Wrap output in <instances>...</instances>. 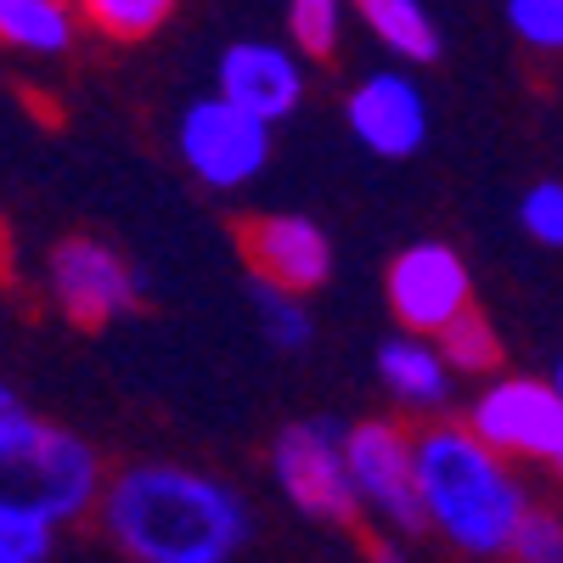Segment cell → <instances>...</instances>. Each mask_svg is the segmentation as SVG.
I'll use <instances>...</instances> for the list:
<instances>
[{"label":"cell","mask_w":563,"mask_h":563,"mask_svg":"<svg viewBox=\"0 0 563 563\" xmlns=\"http://www.w3.org/2000/svg\"><path fill=\"white\" fill-rule=\"evenodd\" d=\"M97 525L130 563H231L254 541L243 490L180 462H124L108 474Z\"/></svg>","instance_id":"cell-1"},{"label":"cell","mask_w":563,"mask_h":563,"mask_svg":"<svg viewBox=\"0 0 563 563\" xmlns=\"http://www.w3.org/2000/svg\"><path fill=\"white\" fill-rule=\"evenodd\" d=\"M417 485L429 530L467 558H507L530 519V490L512 474V456L479 440L467 422H429L417 434Z\"/></svg>","instance_id":"cell-2"},{"label":"cell","mask_w":563,"mask_h":563,"mask_svg":"<svg viewBox=\"0 0 563 563\" xmlns=\"http://www.w3.org/2000/svg\"><path fill=\"white\" fill-rule=\"evenodd\" d=\"M0 467H7V496L45 507L57 525L97 519L108 490L97 451L57 422L34 417L12 389L0 395Z\"/></svg>","instance_id":"cell-3"},{"label":"cell","mask_w":563,"mask_h":563,"mask_svg":"<svg viewBox=\"0 0 563 563\" xmlns=\"http://www.w3.org/2000/svg\"><path fill=\"white\" fill-rule=\"evenodd\" d=\"M350 429L333 417H299L271 445V479L305 519L350 525L361 519V496L350 479Z\"/></svg>","instance_id":"cell-4"},{"label":"cell","mask_w":563,"mask_h":563,"mask_svg":"<svg viewBox=\"0 0 563 563\" xmlns=\"http://www.w3.org/2000/svg\"><path fill=\"white\" fill-rule=\"evenodd\" d=\"M175 153L209 192H238V186H249L271 164V124L214 90V97H203L180 113Z\"/></svg>","instance_id":"cell-5"},{"label":"cell","mask_w":563,"mask_h":563,"mask_svg":"<svg viewBox=\"0 0 563 563\" xmlns=\"http://www.w3.org/2000/svg\"><path fill=\"white\" fill-rule=\"evenodd\" d=\"M344 445H350V479H355L361 512H372L395 536L429 530L422 485H417V434L389 417H361L350 422Z\"/></svg>","instance_id":"cell-6"},{"label":"cell","mask_w":563,"mask_h":563,"mask_svg":"<svg viewBox=\"0 0 563 563\" xmlns=\"http://www.w3.org/2000/svg\"><path fill=\"white\" fill-rule=\"evenodd\" d=\"M147 282L102 238H63L45 254V299L74 327H108L113 316L135 310Z\"/></svg>","instance_id":"cell-7"},{"label":"cell","mask_w":563,"mask_h":563,"mask_svg":"<svg viewBox=\"0 0 563 563\" xmlns=\"http://www.w3.org/2000/svg\"><path fill=\"white\" fill-rule=\"evenodd\" d=\"M467 429L512 462H552L563 445V395L552 378H490L467 406Z\"/></svg>","instance_id":"cell-8"},{"label":"cell","mask_w":563,"mask_h":563,"mask_svg":"<svg viewBox=\"0 0 563 563\" xmlns=\"http://www.w3.org/2000/svg\"><path fill=\"white\" fill-rule=\"evenodd\" d=\"M384 294L406 333L440 339L462 310H474V276H467V260L451 243H406L389 260Z\"/></svg>","instance_id":"cell-9"},{"label":"cell","mask_w":563,"mask_h":563,"mask_svg":"<svg viewBox=\"0 0 563 563\" xmlns=\"http://www.w3.org/2000/svg\"><path fill=\"white\" fill-rule=\"evenodd\" d=\"M344 124L366 153L411 158L422 141H429V102H422V85L406 68L366 74L344 97Z\"/></svg>","instance_id":"cell-10"},{"label":"cell","mask_w":563,"mask_h":563,"mask_svg":"<svg viewBox=\"0 0 563 563\" xmlns=\"http://www.w3.org/2000/svg\"><path fill=\"white\" fill-rule=\"evenodd\" d=\"M214 90L231 97L238 108L260 113L265 124H282L305 102V57L294 52V45L231 40L220 52V63H214Z\"/></svg>","instance_id":"cell-11"},{"label":"cell","mask_w":563,"mask_h":563,"mask_svg":"<svg viewBox=\"0 0 563 563\" xmlns=\"http://www.w3.org/2000/svg\"><path fill=\"white\" fill-rule=\"evenodd\" d=\"M243 260L260 282L288 294H316L333 276V243L310 214H260L243 225Z\"/></svg>","instance_id":"cell-12"},{"label":"cell","mask_w":563,"mask_h":563,"mask_svg":"<svg viewBox=\"0 0 563 563\" xmlns=\"http://www.w3.org/2000/svg\"><path fill=\"white\" fill-rule=\"evenodd\" d=\"M451 372L456 366L429 333H406L400 327L395 339L378 344V378L406 411H440L451 400Z\"/></svg>","instance_id":"cell-13"},{"label":"cell","mask_w":563,"mask_h":563,"mask_svg":"<svg viewBox=\"0 0 563 563\" xmlns=\"http://www.w3.org/2000/svg\"><path fill=\"white\" fill-rule=\"evenodd\" d=\"M79 0H0V40L23 57H63L79 40Z\"/></svg>","instance_id":"cell-14"},{"label":"cell","mask_w":563,"mask_h":563,"mask_svg":"<svg viewBox=\"0 0 563 563\" xmlns=\"http://www.w3.org/2000/svg\"><path fill=\"white\" fill-rule=\"evenodd\" d=\"M361 18L400 63H440V29L422 0H361Z\"/></svg>","instance_id":"cell-15"},{"label":"cell","mask_w":563,"mask_h":563,"mask_svg":"<svg viewBox=\"0 0 563 563\" xmlns=\"http://www.w3.org/2000/svg\"><path fill=\"white\" fill-rule=\"evenodd\" d=\"M57 519L23 496H0V563H52Z\"/></svg>","instance_id":"cell-16"},{"label":"cell","mask_w":563,"mask_h":563,"mask_svg":"<svg viewBox=\"0 0 563 563\" xmlns=\"http://www.w3.org/2000/svg\"><path fill=\"white\" fill-rule=\"evenodd\" d=\"M254 310H260V333H265L276 350H288V355L310 350L316 321H310V310H305V294H288V288H276V282H260V276H254Z\"/></svg>","instance_id":"cell-17"},{"label":"cell","mask_w":563,"mask_h":563,"mask_svg":"<svg viewBox=\"0 0 563 563\" xmlns=\"http://www.w3.org/2000/svg\"><path fill=\"white\" fill-rule=\"evenodd\" d=\"M79 12H85V23L97 34L130 45V40H147V34L164 29L169 12H175V0H79Z\"/></svg>","instance_id":"cell-18"},{"label":"cell","mask_w":563,"mask_h":563,"mask_svg":"<svg viewBox=\"0 0 563 563\" xmlns=\"http://www.w3.org/2000/svg\"><path fill=\"white\" fill-rule=\"evenodd\" d=\"M440 350H445V361L456 366V372H496V361H501V339H496V327L479 316V310H462L445 333H440Z\"/></svg>","instance_id":"cell-19"},{"label":"cell","mask_w":563,"mask_h":563,"mask_svg":"<svg viewBox=\"0 0 563 563\" xmlns=\"http://www.w3.org/2000/svg\"><path fill=\"white\" fill-rule=\"evenodd\" d=\"M288 34L305 57H333L344 34V0H288Z\"/></svg>","instance_id":"cell-20"},{"label":"cell","mask_w":563,"mask_h":563,"mask_svg":"<svg viewBox=\"0 0 563 563\" xmlns=\"http://www.w3.org/2000/svg\"><path fill=\"white\" fill-rule=\"evenodd\" d=\"M507 29L530 52H563V0H507Z\"/></svg>","instance_id":"cell-21"},{"label":"cell","mask_w":563,"mask_h":563,"mask_svg":"<svg viewBox=\"0 0 563 563\" xmlns=\"http://www.w3.org/2000/svg\"><path fill=\"white\" fill-rule=\"evenodd\" d=\"M519 225L541 249H563V180H536L525 203H519Z\"/></svg>","instance_id":"cell-22"},{"label":"cell","mask_w":563,"mask_h":563,"mask_svg":"<svg viewBox=\"0 0 563 563\" xmlns=\"http://www.w3.org/2000/svg\"><path fill=\"white\" fill-rule=\"evenodd\" d=\"M507 558L512 563H563V519L552 507H530V519L519 525Z\"/></svg>","instance_id":"cell-23"},{"label":"cell","mask_w":563,"mask_h":563,"mask_svg":"<svg viewBox=\"0 0 563 563\" xmlns=\"http://www.w3.org/2000/svg\"><path fill=\"white\" fill-rule=\"evenodd\" d=\"M547 467H552V474H558V479H563V445H558V456H552V462H547Z\"/></svg>","instance_id":"cell-24"},{"label":"cell","mask_w":563,"mask_h":563,"mask_svg":"<svg viewBox=\"0 0 563 563\" xmlns=\"http://www.w3.org/2000/svg\"><path fill=\"white\" fill-rule=\"evenodd\" d=\"M552 384H558V395H563V361H558V372H552Z\"/></svg>","instance_id":"cell-25"}]
</instances>
